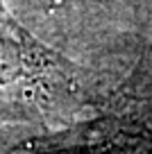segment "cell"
<instances>
[{
  "label": "cell",
  "mask_w": 152,
  "mask_h": 154,
  "mask_svg": "<svg viewBox=\"0 0 152 154\" xmlns=\"http://www.w3.org/2000/svg\"><path fill=\"white\" fill-rule=\"evenodd\" d=\"M0 95L39 113L77 104L82 86L71 61L41 43L0 2Z\"/></svg>",
  "instance_id": "cell-1"
}]
</instances>
